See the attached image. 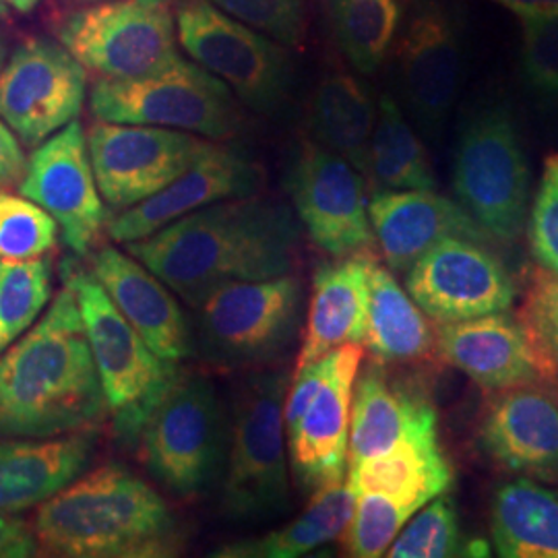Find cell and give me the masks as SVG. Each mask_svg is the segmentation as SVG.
I'll return each mask as SVG.
<instances>
[{
  "label": "cell",
  "mask_w": 558,
  "mask_h": 558,
  "mask_svg": "<svg viewBox=\"0 0 558 558\" xmlns=\"http://www.w3.org/2000/svg\"><path fill=\"white\" fill-rule=\"evenodd\" d=\"M286 189L300 226L333 257L368 253L375 234L368 218L364 177L317 141L300 143Z\"/></svg>",
  "instance_id": "15"
},
{
  "label": "cell",
  "mask_w": 558,
  "mask_h": 558,
  "mask_svg": "<svg viewBox=\"0 0 558 558\" xmlns=\"http://www.w3.org/2000/svg\"><path fill=\"white\" fill-rule=\"evenodd\" d=\"M493 2L513 11L519 17L538 15V13H548L558 9V0H493Z\"/></svg>",
  "instance_id": "43"
},
{
  "label": "cell",
  "mask_w": 558,
  "mask_h": 558,
  "mask_svg": "<svg viewBox=\"0 0 558 558\" xmlns=\"http://www.w3.org/2000/svg\"><path fill=\"white\" fill-rule=\"evenodd\" d=\"M518 319L548 377L558 380V276L542 267L532 274Z\"/></svg>",
  "instance_id": "38"
},
{
  "label": "cell",
  "mask_w": 558,
  "mask_h": 558,
  "mask_svg": "<svg viewBox=\"0 0 558 558\" xmlns=\"http://www.w3.org/2000/svg\"><path fill=\"white\" fill-rule=\"evenodd\" d=\"M461 555V532L453 500L445 493L428 500L401 527L387 550L391 558H449Z\"/></svg>",
  "instance_id": "35"
},
{
  "label": "cell",
  "mask_w": 558,
  "mask_h": 558,
  "mask_svg": "<svg viewBox=\"0 0 558 558\" xmlns=\"http://www.w3.org/2000/svg\"><path fill=\"white\" fill-rule=\"evenodd\" d=\"M40 0H0V4H4L7 9H13L17 13H29L38 7Z\"/></svg>",
  "instance_id": "44"
},
{
  "label": "cell",
  "mask_w": 558,
  "mask_h": 558,
  "mask_svg": "<svg viewBox=\"0 0 558 558\" xmlns=\"http://www.w3.org/2000/svg\"><path fill=\"white\" fill-rule=\"evenodd\" d=\"M40 550L62 558H170L189 527L160 493L120 463L87 470L41 502L34 525Z\"/></svg>",
  "instance_id": "3"
},
{
  "label": "cell",
  "mask_w": 558,
  "mask_h": 558,
  "mask_svg": "<svg viewBox=\"0 0 558 558\" xmlns=\"http://www.w3.org/2000/svg\"><path fill=\"white\" fill-rule=\"evenodd\" d=\"M343 57L362 75L377 73L398 40L408 0H325Z\"/></svg>",
  "instance_id": "33"
},
{
  "label": "cell",
  "mask_w": 558,
  "mask_h": 558,
  "mask_svg": "<svg viewBox=\"0 0 558 558\" xmlns=\"http://www.w3.org/2000/svg\"><path fill=\"white\" fill-rule=\"evenodd\" d=\"M306 120L311 140L350 161L366 177L377 104L362 81L339 69L325 73L308 101Z\"/></svg>",
  "instance_id": "27"
},
{
  "label": "cell",
  "mask_w": 558,
  "mask_h": 558,
  "mask_svg": "<svg viewBox=\"0 0 558 558\" xmlns=\"http://www.w3.org/2000/svg\"><path fill=\"white\" fill-rule=\"evenodd\" d=\"M40 555L36 532L15 513H0V558H32Z\"/></svg>",
  "instance_id": "41"
},
{
  "label": "cell",
  "mask_w": 558,
  "mask_h": 558,
  "mask_svg": "<svg viewBox=\"0 0 558 558\" xmlns=\"http://www.w3.org/2000/svg\"><path fill=\"white\" fill-rule=\"evenodd\" d=\"M300 228L292 207L251 195L201 207L124 246L195 308L228 283L292 274Z\"/></svg>",
  "instance_id": "1"
},
{
  "label": "cell",
  "mask_w": 558,
  "mask_h": 558,
  "mask_svg": "<svg viewBox=\"0 0 558 558\" xmlns=\"http://www.w3.org/2000/svg\"><path fill=\"white\" fill-rule=\"evenodd\" d=\"M64 4H71V7H85V4H94V2H101V0H62Z\"/></svg>",
  "instance_id": "45"
},
{
  "label": "cell",
  "mask_w": 558,
  "mask_h": 558,
  "mask_svg": "<svg viewBox=\"0 0 558 558\" xmlns=\"http://www.w3.org/2000/svg\"><path fill=\"white\" fill-rule=\"evenodd\" d=\"M488 244L447 239L426 251L408 271L405 290L435 323L507 313L518 286Z\"/></svg>",
  "instance_id": "18"
},
{
  "label": "cell",
  "mask_w": 558,
  "mask_h": 558,
  "mask_svg": "<svg viewBox=\"0 0 558 558\" xmlns=\"http://www.w3.org/2000/svg\"><path fill=\"white\" fill-rule=\"evenodd\" d=\"M2 64H4V50H2V44H0V69H2Z\"/></svg>",
  "instance_id": "47"
},
{
  "label": "cell",
  "mask_w": 558,
  "mask_h": 558,
  "mask_svg": "<svg viewBox=\"0 0 558 558\" xmlns=\"http://www.w3.org/2000/svg\"><path fill=\"white\" fill-rule=\"evenodd\" d=\"M356 495L348 482H336L311 495L299 518L260 536L223 544L214 558H296L341 538L354 515Z\"/></svg>",
  "instance_id": "30"
},
{
  "label": "cell",
  "mask_w": 558,
  "mask_h": 558,
  "mask_svg": "<svg viewBox=\"0 0 558 558\" xmlns=\"http://www.w3.org/2000/svg\"><path fill=\"white\" fill-rule=\"evenodd\" d=\"M302 283L292 274L236 281L195 306L193 350L221 371L260 368L299 333Z\"/></svg>",
  "instance_id": "9"
},
{
  "label": "cell",
  "mask_w": 558,
  "mask_h": 558,
  "mask_svg": "<svg viewBox=\"0 0 558 558\" xmlns=\"http://www.w3.org/2000/svg\"><path fill=\"white\" fill-rule=\"evenodd\" d=\"M220 399L205 375L179 371L141 428L140 459L177 497L203 493L220 470Z\"/></svg>",
  "instance_id": "10"
},
{
  "label": "cell",
  "mask_w": 558,
  "mask_h": 558,
  "mask_svg": "<svg viewBox=\"0 0 558 558\" xmlns=\"http://www.w3.org/2000/svg\"><path fill=\"white\" fill-rule=\"evenodd\" d=\"M366 177L377 191H437L426 147L398 101L380 96Z\"/></svg>",
  "instance_id": "32"
},
{
  "label": "cell",
  "mask_w": 558,
  "mask_h": 558,
  "mask_svg": "<svg viewBox=\"0 0 558 558\" xmlns=\"http://www.w3.org/2000/svg\"><path fill=\"white\" fill-rule=\"evenodd\" d=\"M362 359V343H345L292 375L283 401L286 445L292 474L308 495L345 480Z\"/></svg>",
  "instance_id": "6"
},
{
  "label": "cell",
  "mask_w": 558,
  "mask_h": 558,
  "mask_svg": "<svg viewBox=\"0 0 558 558\" xmlns=\"http://www.w3.org/2000/svg\"><path fill=\"white\" fill-rule=\"evenodd\" d=\"M57 221L38 203L0 189V259H38L57 246Z\"/></svg>",
  "instance_id": "36"
},
{
  "label": "cell",
  "mask_w": 558,
  "mask_h": 558,
  "mask_svg": "<svg viewBox=\"0 0 558 558\" xmlns=\"http://www.w3.org/2000/svg\"><path fill=\"white\" fill-rule=\"evenodd\" d=\"M368 218L387 269L396 274H405L442 240L493 244L458 201L437 191H375L368 199Z\"/></svg>",
  "instance_id": "24"
},
{
  "label": "cell",
  "mask_w": 558,
  "mask_h": 558,
  "mask_svg": "<svg viewBox=\"0 0 558 558\" xmlns=\"http://www.w3.org/2000/svg\"><path fill=\"white\" fill-rule=\"evenodd\" d=\"M20 193L52 216L64 244L77 255L92 253L106 232L108 211L80 120L69 122L34 149Z\"/></svg>",
  "instance_id": "17"
},
{
  "label": "cell",
  "mask_w": 558,
  "mask_h": 558,
  "mask_svg": "<svg viewBox=\"0 0 558 558\" xmlns=\"http://www.w3.org/2000/svg\"><path fill=\"white\" fill-rule=\"evenodd\" d=\"M9 15V9L4 4H0V20H4Z\"/></svg>",
  "instance_id": "46"
},
{
  "label": "cell",
  "mask_w": 558,
  "mask_h": 558,
  "mask_svg": "<svg viewBox=\"0 0 558 558\" xmlns=\"http://www.w3.org/2000/svg\"><path fill=\"white\" fill-rule=\"evenodd\" d=\"M27 158L21 141L4 120L0 119V189L20 184Z\"/></svg>",
  "instance_id": "42"
},
{
  "label": "cell",
  "mask_w": 558,
  "mask_h": 558,
  "mask_svg": "<svg viewBox=\"0 0 558 558\" xmlns=\"http://www.w3.org/2000/svg\"><path fill=\"white\" fill-rule=\"evenodd\" d=\"M286 389L283 373L251 375L240 389L221 486V515L230 521L259 523L288 511Z\"/></svg>",
  "instance_id": "7"
},
{
  "label": "cell",
  "mask_w": 558,
  "mask_h": 558,
  "mask_svg": "<svg viewBox=\"0 0 558 558\" xmlns=\"http://www.w3.org/2000/svg\"><path fill=\"white\" fill-rule=\"evenodd\" d=\"M177 38L186 54L223 81L240 104L274 117L292 87V60L286 46L226 15L209 0H182Z\"/></svg>",
  "instance_id": "12"
},
{
  "label": "cell",
  "mask_w": 558,
  "mask_h": 558,
  "mask_svg": "<svg viewBox=\"0 0 558 558\" xmlns=\"http://www.w3.org/2000/svg\"><path fill=\"white\" fill-rule=\"evenodd\" d=\"M50 299V260L0 259V354L34 327Z\"/></svg>",
  "instance_id": "34"
},
{
  "label": "cell",
  "mask_w": 558,
  "mask_h": 558,
  "mask_svg": "<svg viewBox=\"0 0 558 558\" xmlns=\"http://www.w3.org/2000/svg\"><path fill=\"white\" fill-rule=\"evenodd\" d=\"M106 418L77 296L64 279L46 315L0 354V437H59Z\"/></svg>",
  "instance_id": "2"
},
{
  "label": "cell",
  "mask_w": 558,
  "mask_h": 558,
  "mask_svg": "<svg viewBox=\"0 0 558 558\" xmlns=\"http://www.w3.org/2000/svg\"><path fill=\"white\" fill-rule=\"evenodd\" d=\"M85 98L87 71L60 41H23L0 69V119L27 147L77 120Z\"/></svg>",
  "instance_id": "16"
},
{
  "label": "cell",
  "mask_w": 558,
  "mask_h": 558,
  "mask_svg": "<svg viewBox=\"0 0 558 558\" xmlns=\"http://www.w3.org/2000/svg\"><path fill=\"white\" fill-rule=\"evenodd\" d=\"M64 279L71 281L77 296L112 428L120 439L137 442L149 412L180 368L143 341L92 271L64 267Z\"/></svg>",
  "instance_id": "8"
},
{
  "label": "cell",
  "mask_w": 558,
  "mask_h": 558,
  "mask_svg": "<svg viewBox=\"0 0 558 558\" xmlns=\"http://www.w3.org/2000/svg\"><path fill=\"white\" fill-rule=\"evenodd\" d=\"M60 44L100 80H131L177 52V0H101L57 25Z\"/></svg>",
  "instance_id": "13"
},
{
  "label": "cell",
  "mask_w": 558,
  "mask_h": 558,
  "mask_svg": "<svg viewBox=\"0 0 558 558\" xmlns=\"http://www.w3.org/2000/svg\"><path fill=\"white\" fill-rule=\"evenodd\" d=\"M368 253L323 263L313 276L311 306L294 373L345 343H364L371 302Z\"/></svg>",
  "instance_id": "26"
},
{
  "label": "cell",
  "mask_w": 558,
  "mask_h": 558,
  "mask_svg": "<svg viewBox=\"0 0 558 558\" xmlns=\"http://www.w3.org/2000/svg\"><path fill=\"white\" fill-rule=\"evenodd\" d=\"M89 271L160 359L180 362L195 354L193 331L174 292L141 260L104 244L94 253Z\"/></svg>",
  "instance_id": "22"
},
{
  "label": "cell",
  "mask_w": 558,
  "mask_h": 558,
  "mask_svg": "<svg viewBox=\"0 0 558 558\" xmlns=\"http://www.w3.org/2000/svg\"><path fill=\"white\" fill-rule=\"evenodd\" d=\"M519 20L521 80L539 100L558 101V9Z\"/></svg>",
  "instance_id": "37"
},
{
  "label": "cell",
  "mask_w": 558,
  "mask_h": 558,
  "mask_svg": "<svg viewBox=\"0 0 558 558\" xmlns=\"http://www.w3.org/2000/svg\"><path fill=\"white\" fill-rule=\"evenodd\" d=\"M480 442L499 465L539 482H558V391L536 380L495 391L480 422Z\"/></svg>",
  "instance_id": "19"
},
{
  "label": "cell",
  "mask_w": 558,
  "mask_h": 558,
  "mask_svg": "<svg viewBox=\"0 0 558 558\" xmlns=\"http://www.w3.org/2000/svg\"><path fill=\"white\" fill-rule=\"evenodd\" d=\"M399 94L422 135L439 140L468 69V27L453 0H414L393 44Z\"/></svg>",
  "instance_id": "11"
},
{
  "label": "cell",
  "mask_w": 558,
  "mask_h": 558,
  "mask_svg": "<svg viewBox=\"0 0 558 558\" xmlns=\"http://www.w3.org/2000/svg\"><path fill=\"white\" fill-rule=\"evenodd\" d=\"M433 440H439L435 405L391 379L377 360L360 366L352 398L348 468L387 456L408 442Z\"/></svg>",
  "instance_id": "23"
},
{
  "label": "cell",
  "mask_w": 558,
  "mask_h": 558,
  "mask_svg": "<svg viewBox=\"0 0 558 558\" xmlns=\"http://www.w3.org/2000/svg\"><path fill=\"white\" fill-rule=\"evenodd\" d=\"M527 239L538 267L558 276V154L544 161L538 193L530 209Z\"/></svg>",
  "instance_id": "40"
},
{
  "label": "cell",
  "mask_w": 558,
  "mask_h": 558,
  "mask_svg": "<svg viewBox=\"0 0 558 558\" xmlns=\"http://www.w3.org/2000/svg\"><path fill=\"white\" fill-rule=\"evenodd\" d=\"M453 191L493 242L521 239L530 214L532 170L507 104L486 101L463 120L453 151Z\"/></svg>",
  "instance_id": "4"
},
{
  "label": "cell",
  "mask_w": 558,
  "mask_h": 558,
  "mask_svg": "<svg viewBox=\"0 0 558 558\" xmlns=\"http://www.w3.org/2000/svg\"><path fill=\"white\" fill-rule=\"evenodd\" d=\"M92 430L44 439L0 437V513H21L52 499L96 458Z\"/></svg>",
  "instance_id": "25"
},
{
  "label": "cell",
  "mask_w": 558,
  "mask_h": 558,
  "mask_svg": "<svg viewBox=\"0 0 558 558\" xmlns=\"http://www.w3.org/2000/svg\"><path fill=\"white\" fill-rule=\"evenodd\" d=\"M345 482L354 495L373 493L418 511L449 490L453 470L439 440L408 442L387 456L348 468Z\"/></svg>",
  "instance_id": "28"
},
{
  "label": "cell",
  "mask_w": 558,
  "mask_h": 558,
  "mask_svg": "<svg viewBox=\"0 0 558 558\" xmlns=\"http://www.w3.org/2000/svg\"><path fill=\"white\" fill-rule=\"evenodd\" d=\"M263 170L236 147L216 143L189 172L140 205L108 218L106 232L114 242L147 239L163 226L180 220L201 207L257 195Z\"/></svg>",
  "instance_id": "20"
},
{
  "label": "cell",
  "mask_w": 558,
  "mask_h": 558,
  "mask_svg": "<svg viewBox=\"0 0 558 558\" xmlns=\"http://www.w3.org/2000/svg\"><path fill=\"white\" fill-rule=\"evenodd\" d=\"M226 15L257 29L286 48H296L304 40V2L302 0H209Z\"/></svg>",
  "instance_id": "39"
},
{
  "label": "cell",
  "mask_w": 558,
  "mask_h": 558,
  "mask_svg": "<svg viewBox=\"0 0 558 558\" xmlns=\"http://www.w3.org/2000/svg\"><path fill=\"white\" fill-rule=\"evenodd\" d=\"M85 135L101 199L114 211L154 197L218 143L174 129L106 120H96Z\"/></svg>",
  "instance_id": "14"
},
{
  "label": "cell",
  "mask_w": 558,
  "mask_h": 558,
  "mask_svg": "<svg viewBox=\"0 0 558 558\" xmlns=\"http://www.w3.org/2000/svg\"><path fill=\"white\" fill-rule=\"evenodd\" d=\"M380 364L418 362L435 354V327L393 274L371 263L368 329L364 343Z\"/></svg>",
  "instance_id": "29"
},
{
  "label": "cell",
  "mask_w": 558,
  "mask_h": 558,
  "mask_svg": "<svg viewBox=\"0 0 558 558\" xmlns=\"http://www.w3.org/2000/svg\"><path fill=\"white\" fill-rule=\"evenodd\" d=\"M89 108L96 120L163 126L211 141L232 140L244 126L234 92L180 54L141 77L96 81Z\"/></svg>",
  "instance_id": "5"
},
{
  "label": "cell",
  "mask_w": 558,
  "mask_h": 558,
  "mask_svg": "<svg viewBox=\"0 0 558 558\" xmlns=\"http://www.w3.org/2000/svg\"><path fill=\"white\" fill-rule=\"evenodd\" d=\"M435 352L488 393L553 380L523 325L507 313L435 323Z\"/></svg>",
  "instance_id": "21"
},
{
  "label": "cell",
  "mask_w": 558,
  "mask_h": 558,
  "mask_svg": "<svg viewBox=\"0 0 558 558\" xmlns=\"http://www.w3.org/2000/svg\"><path fill=\"white\" fill-rule=\"evenodd\" d=\"M490 530L502 558H558V493L521 478L500 486Z\"/></svg>",
  "instance_id": "31"
}]
</instances>
